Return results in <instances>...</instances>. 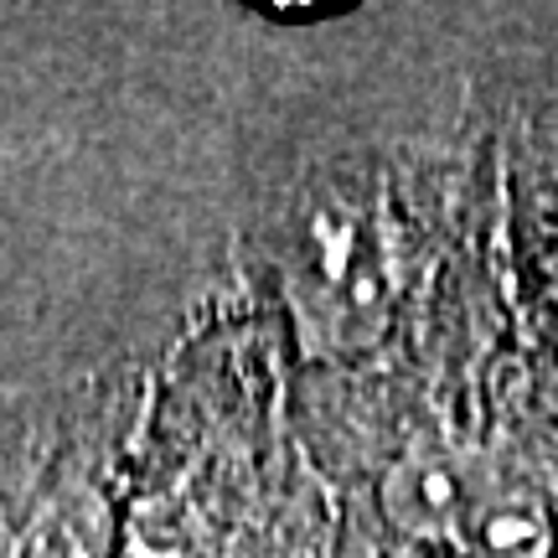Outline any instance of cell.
<instances>
[{
	"label": "cell",
	"instance_id": "cell-5",
	"mask_svg": "<svg viewBox=\"0 0 558 558\" xmlns=\"http://www.w3.org/2000/svg\"><path fill=\"white\" fill-rule=\"evenodd\" d=\"M295 558H352V554H347V543H341V518H337V512H331V518H326L316 533L305 538V548H300Z\"/></svg>",
	"mask_w": 558,
	"mask_h": 558
},
{
	"label": "cell",
	"instance_id": "cell-2",
	"mask_svg": "<svg viewBox=\"0 0 558 558\" xmlns=\"http://www.w3.org/2000/svg\"><path fill=\"white\" fill-rule=\"evenodd\" d=\"M507 166V120L300 156L259 222L295 378H362L429 337Z\"/></svg>",
	"mask_w": 558,
	"mask_h": 558
},
{
	"label": "cell",
	"instance_id": "cell-3",
	"mask_svg": "<svg viewBox=\"0 0 558 558\" xmlns=\"http://www.w3.org/2000/svg\"><path fill=\"white\" fill-rule=\"evenodd\" d=\"M295 367L248 275L181 337L120 558H295L337 512L295 424Z\"/></svg>",
	"mask_w": 558,
	"mask_h": 558
},
{
	"label": "cell",
	"instance_id": "cell-4",
	"mask_svg": "<svg viewBox=\"0 0 558 558\" xmlns=\"http://www.w3.org/2000/svg\"><path fill=\"white\" fill-rule=\"evenodd\" d=\"M507 207L522 305L548 357L558 362V145L507 114Z\"/></svg>",
	"mask_w": 558,
	"mask_h": 558
},
{
	"label": "cell",
	"instance_id": "cell-1",
	"mask_svg": "<svg viewBox=\"0 0 558 558\" xmlns=\"http://www.w3.org/2000/svg\"><path fill=\"white\" fill-rule=\"evenodd\" d=\"M290 399L352 558H558V362L522 305L507 166L429 337Z\"/></svg>",
	"mask_w": 558,
	"mask_h": 558
}]
</instances>
